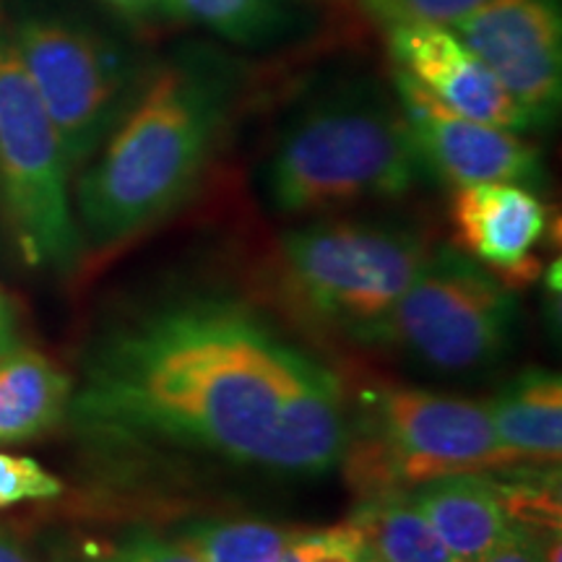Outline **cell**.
Returning a JSON list of instances; mask_svg holds the SVG:
<instances>
[{"instance_id": "6da1fadb", "label": "cell", "mask_w": 562, "mask_h": 562, "mask_svg": "<svg viewBox=\"0 0 562 562\" xmlns=\"http://www.w3.org/2000/svg\"><path fill=\"white\" fill-rule=\"evenodd\" d=\"M68 414L112 438L307 476L339 467L349 435L339 378L227 297L167 302L117 326Z\"/></svg>"}, {"instance_id": "7a4b0ae2", "label": "cell", "mask_w": 562, "mask_h": 562, "mask_svg": "<svg viewBox=\"0 0 562 562\" xmlns=\"http://www.w3.org/2000/svg\"><path fill=\"white\" fill-rule=\"evenodd\" d=\"M224 123V91L201 70L154 76L79 182V222L97 248L151 229L199 186Z\"/></svg>"}, {"instance_id": "3957f363", "label": "cell", "mask_w": 562, "mask_h": 562, "mask_svg": "<svg viewBox=\"0 0 562 562\" xmlns=\"http://www.w3.org/2000/svg\"><path fill=\"white\" fill-rule=\"evenodd\" d=\"M422 172L398 100L375 83H344L286 121L266 161L263 191L277 214H321L402 199Z\"/></svg>"}, {"instance_id": "277c9868", "label": "cell", "mask_w": 562, "mask_h": 562, "mask_svg": "<svg viewBox=\"0 0 562 562\" xmlns=\"http://www.w3.org/2000/svg\"><path fill=\"white\" fill-rule=\"evenodd\" d=\"M427 252L425 235L409 224L321 220L281 237L277 284L286 305L305 321L370 344Z\"/></svg>"}, {"instance_id": "5b68a950", "label": "cell", "mask_w": 562, "mask_h": 562, "mask_svg": "<svg viewBox=\"0 0 562 562\" xmlns=\"http://www.w3.org/2000/svg\"><path fill=\"white\" fill-rule=\"evenodd\" d=\"M341 463L364 497L406 492L448 474L510 469L487 406L425 389H385L349 427Z\"/></svg>"}, {"instance_id": "8992f818", "label": "cell", "mask_w": 562, "mask_h": 562, "mask_svg": "<svg viewBox=\"0 0 562 562\" xmlns=\"http://www.w3.org/2000/svg\"><path fill=\"white\" fill-rule=\"evenodd\" d=\"M516 323L518 300L508 281L453 245H440L427 252L370 344L435 372H476L508 355Z\"/></svg>"}, {"instance_id": "52a82bcc", "label": "cell", "mask_w": 562, "mask_h": 562, "mask_svg": "<svg viewBox=\"0 0 562 562\" xmlns=\"http://www.w3.org/2000/svg\"><path fill=\"white\" fill-rule=\"evenodd\" d=\"M68 159L16 50L0 47V188L24 261L70 271L83 235L68 199Z\"/></svg>"}, {"instance_id": "ba28073f", "label": "cell", "mask_w": 562, "mask_h": 562, "mask_svg": "<svg viewBox=\"0 0 562 562\" xmlns=\"http://www.w3.org/2000/svg\"><path fill=\"white\" fill-rule=\"evenodd\" d=\"M68 165H81L121 117L128 70L104 42L53 21H26L13 42Z\"/></svg>"}, {"instance_id": "9c48e42d", "label": "cell", "mask_w": 562, "mask_h": 562, "mask_svg": "<svg viewBox=\"0 0 562 562\" xmlns=\"http://www.w3.org/2000/svg\"><path fill=\"white\" fill-rule=\"evenodd\" d=\"M451 30L526 112L552 123L562 94L560 0H484Z\"/></svg>"}, {"instance_id": "30bf717a", "label": "cell", "mask_w": 562, "mask_h": 562, "mask_svg": "<svg viewBox=\"0 0 562 562\" xmlns=\"http://www.w3.org/2000/svg\"><path fill=\"white\" fill-rule=\"evenodd\" d=\"M396 94L425 170L451 186H524L542 178V157L516 131L456 115L402 70H396Z\"/></svg>"}, {"instance_id": "8fae6325", "label": "cell", "mask_w": 562, "mask_h": 562, "mask_svg": "<svg viewBox=\"0 0 562 562\" xmlns=\"http://www.w3.org/2000/svg\"><path fill=\"white\" fill-rule=\"evenodd\" d=\"M385 32L396 70L417 81L442 108L505 131L531 128L526 112L451 26L402 24Z\"/></svg>"}, {"instance_id": "7c38bea8", "label": "cell", "mask_w": 562, "mask_h": 562, "mask_svg": "<svg viewBox=\"0 0 562 562\" xmlns=\"http://www.w3.org/2000/svg\"><path fill=\"white\" fill-rule=\"evenodd\" d=\"M453 224L474 261L518 277L533 273L531 250L547 229V209L518 182H480L456 188Z\"/></svg>"}, {"instance_id": "4fadbf2b", "label": "cell", "mask_w": 562, "mask_h": 562, "mask_svg": "<svg viewBox=\"0 0 562 562\" xmlns=\"http://www.w3.org/2000/svg\"><path fill=\"white\" fill-rule=\"evenodd\" d=\"M406 495L459 562H480L510 531L501 492L484 474L438 476Z\"/></svg>"}, {"instance_id": "5bb4252c", "label": "cell", "mask_w": 562, "mask_h": 562, "mask_svg": "<svg viewBox=\"0 0 562 562\" xmlns=\"http://www.w3.org/2000/svg\"><path fill=\"white\" fill-rule=\"evenodd\" d=\"M490 419L513 467H558L562 453V383L550 370L531 368L492 398Z\"/></svg>"}, {"instance_id": "9a60e30c", "label": "cell", "mask_w": 562, "mask_h": 562, "mask_svg": "<svg viewBox=\"0 0 562 562\" xmlns=\"http://www.w3.org/2000/svg\"><path fill=\"white\" fill-rule=\"evenodd\" d=\"M74 381L37 349L0 355V446L40 438L68 417Z\"/></svg>"}, {"instance_id": "2e32d148", "label": "cell", "mask_w": 562, "mask_h": 562, "mask_svg": "<svg viewBox=\"0 0 562 562\" xmlns=\"http://www.w3.org/2000/svg\"><path fill=\"white\" fill-rule=\"evenodd\" d=\"M349 526L368 562H459L406 492L364 497Z\"/></svg>"}, {"instance_id": "e0dca14e", "label": "cell", "mask_w": 562, "mask_h": 562, "mask_svg": "<svg viewBox=\"0 0 562 562\" xmlns=\"http://www.w3.org/2000/svg\"><path fill=\"white\" fill-rule=\"evenodd\" d=\"M178 9L224 40L261 47L292 30L300 0H178Z\"/></svg>"}, {"instance_id": "ac0fdd59", "label": "cell", "mask_w": 562, "mask_h": 562, "mask_svg": "<svg viewBox=\"0 0 562 562\" xmlns=\"http://www.w3.org/2000/svg\"><path fill=\"white\" fill-rule=\"evenodd\" d=\"M294 531L266 521H199L182 531L199 562H273Z\"/></svg>"}, {"instance_id": "d6986e66", "label": "cell", "mask_w": 562, "mask_h": 562, "mask_svg": "<svg viewBox=\"0 0 562 562\" xmlns=\"http://www.w3.org/2000/svg\"><path fill=\"white\" fill-rule=\"evenodd\" d=\"M482 3L484 0H360V9L375 24L391 30L402 24L453 26Z\"/></svg>"}, {"instance_id": "ffe728a7", "label": "cell", "mask_w": 562, "mask_h": 562, "mask_svg": "<svg viewBox=\"0 0 562 562\" xmlns=\"http://www.w3.org/2000/svg\"><path fill=\"white\" fill-rule=\"evenodd\" d=\"M63 492V482L47 472L30 456H13L0 451V508L32 501H53Z\"/></svg>"}, {"instance_id": "44dd1931", "label": "cell", "mask_w": 562, "mask_h": 562, "mask_svg": "<svg viewBox=\"0 0 562 562\" xmlns=\"http://www.w3.org/2000/svg\"><path fill=\"white\" fill-rule=\"evenodd\" d=\"M273 562H368L357 531L349 524L336 529L294 531Z\"/></svg>"}, {"instance_id": "7402d4cb", "label": "cell", "mask_w": 562, "mask_h": 562, "mask_svg": "<svg viewBox=\"0 0 562 562\" xmlns=\"http://www.w3.org/2000/svg\"><path fill=\"white\" fill-rule=\"evenodd\" d=\"M89 562H199V558L182 542V537L167 539L154 537V533H138Z\"/></svg>"}, {"instance_id": "603a6c76", "label": "cell", "mask_w": 562, "mask_h": 562, "mask_svg": "<svg viewBox=\"0 0 562 562\" xmlns=\"http://www.w3.org/2000/svg\"><path fill=\"white\" fill-rule=\"evenodd\" d=\"M480 562H539L537 542L529 531L510 524V531Z\"/></svg>"}, {"instance_id": "cb8c5ba5", "label": "cell", "mask_w": 562, "mask_h": 562, "mask_svg": "<svg viewBox=\"0 0 562 562\" xmlns=\"http://www.w3.org/2000/svg\"><path fill=\"white\" fill-rule=\"evenodd\" d=\"M117 11H123L131 19H182L178 0H110Z\"/></svg>"}, {"instance_id": "d4e9b609", "label": "cell", "mask_w": 562, "mask_h": 562, "mask_svg": "<svg viewBox=\"0 0 562 562\" xmlns=\"http://www.w3.org/2000/svg\"><path fill=\"white\" fill-rule=\"evenodd\" d=\"M13 347H16V313L9 294L0 290V355Z\"/></svg>"}, {"instance_id": "484cf974", "label": "cell", "mask_w": 562, "mask_h": 562, "mask_svg": "<svg viewBox=\"0 0 562 562\" xmlns=\"http://www.w3.org/2000/svg\"><path fill=\"white\" fill-rule=\"evenodd\" d=\"M0 562H37V558L9 529H0Z\"/></svg>"}]
</instances>
